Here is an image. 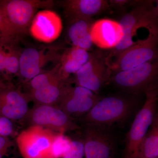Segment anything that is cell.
<instances>
[{"label": "cell", "instance_id": "cell-12", "mask_svg": "<svg viewBox=\"0 0 158 158\" xmlns=\"http://www.w3.org/2000/svg\"><path fill=\"white\" fill-rule=\"evenodd\" d=\"M83 141L85 158H114L116 143L109 128L85 124Z\"/></svg>", "mask_w": 158, "mask_h": 158}, {"label": "cell", "instance_id": "cell-29", "mask_svg": "<svg viewBox=\"0 0 158 158\" xmlns=\"http://www.w3.org/2000/svg\"><path fill=\"white\" fill-rule=\"evenodd\" d=\"M158 158V157H157V158Z\"/></svg>", "mask_w": 158, "mask_h": 158}, {"label": "cell", "instance_id": "cell-4", "mask_svg": "<svg viewBox=\"0 0 158 158\" xmlns=\"http://www.w3.org/2000/svg\"><path fill=\"white\" fill-rule=\"evenodd\" d=\"M51 0H0V11L18 38L29 34L30 26L37 9H49Z\"/></svg>", "mask_w": 158, "mask_h": 158}, {"label": "cell", "instance_id": "cell-25", "mask_svg": "<svg viewBox=\"0 0 158 158\" xmlns=\"http://www.w3.org/2000/svg\"><path fill=\"white\" fill-rule=\"evenodd\" d=\"M14 147V142L10 138L0 136V158H15Z\"/></svg>", "mask_w": 158, "mask_h": 158}, {"label": "cell", "instance_id": "cell-22", "mask_svg": "<svg viewBox=\"0 0 158 158\" xmlns=\"http://www.w3.org/2000/svg\"><path fill=\"white\" fill-rule=\"evenodd\" d=\"M60 63L56 64L52 69L39 74L26 83L29 89L28 92L39 89L58 78L62 77L60 72Z\"/></svg>", "mask_w": 158, "mask_h": 158}, {"label": "cell", "instance_id": "cell-18", "mask_svg": "<svg viewBox=\"0 0 158 158\" xmlns=\"http://www.w3.org/2000/svg\"><path fill=\"white\" fill-rule=\"evenodd\" d=\"M69 22L67 37L72 46L87 51L90 50L93 44L90 35L93 19H74Z\"/></svg>", "mask_w": 158, "mask_h": 158}, {"label": "cell", "instance_id": "cell-14", "mask_svg": "<svg viewBox=\"0 0 158 158\" xmlns=\"http://www.w3.org/2000/svg\"><path fill=\"white\" fill-rule=\"evenodd\" d=\"M62 30V21L59 15L47 9L35 15L29 28V34L39 42L51 43L58 39Z\"/></svg>", "mask_w": 158, "mask_h": 158}, {"label": "cell", "instance_id": "cell-3", "mask_svg": "<svg viewBox=\"0 0 158 158\" xmlns=\"http://www.w3.org/2000/svg\"><path fill=\"white\" fill-rule=\"evenodd\" d=\"M158 91L156 81L144 90L146 100L135 117L126 137L124 158H137L140 142L147 134L156 114Z\"/></svg>", "mask_w": 158, "mask_h": 158}, {"label": "cell", "instance_id": "cell-15", "mask_svg": "<svg viewBox=\"0 0 158 158\" xmlns=\"http://www.w3.org/2000/svg\"><path fill=\"white\" fill-rule=\"evenodd\" d=\"M93 44L104 49H113L123 37V30L118 22L103 19L94 22L90 30Z\"/></svg>", "mask_w": 158, "mask_h": 158}, {"label": "cell", "instance_id": "cell-20", "mask_svg": "<svg viewBox=\"0 0 158 158\" xmlns=\"http://www.w3.org/2000/svg\"><path fill=\"white\" fill-rule=\"evenodd\" d=\"M66 80L59 77L39 89L27 92L29 101L34 105H56Z\"/></svg>", "mask_w": 158, "mask_h": 158}, {"label": "cell", "instance_id": "cell-1", "mask_svg": "<svg viewBox=\"0 0 158 158\" xmlns=\"http://www.w3.org/2000/svg\"><path fill=\"white\" fill-rule=\"evenodd\" d=\"M158 6H154L150 1H142L125 14L118 22L123 30V38L106 57L107 63L110 64L123 51L135 44L137 42L134 41L133 38L138 29L145 28L148 32L158 31Z\"/></svg>", "mask_w": 158, "mask_h": 158}, {"label": "cell", "instance_id": "cell-16", "mask_svg": "<svg viewBox=\"0 0 158 158\" xmlns=\"http://www.w3.org/2000/svg\"><path fill=\"white\" fill-rule=\"evenodd\" d=\"M18 41L0 37V80H11L12 76H18L22 52Z\"/></svg>", "mask_w": 158, "mask_h": 158}, {"label": "cell", "instance_id": "cell-26", "mask_svg": "<svg viewBox=\"0 0 158 158\" xmlns=\"http://www.w3.org/2000/svg\"><path fill=\"white\" fill-rule=\"evenodd\" d=\"M14 134L13 121L6 117L0 116V136L9 138Z\"/></svg>", "mask_w": 158, "mask_h": 158}, {"label": "cell", "instance_id": "cell-13", "mask_svg": "<svg viewBox=\"0 0 158 158\" xmlns=\"http://www.w3.org/2000/svg\"><path fill=\"white\" fill-rule=\"evenodd\" d=\"M29 102L27 93L22 92L11 80H0V116L13 122L22 121L28 112Z\"/></svg>", "mask_w": 158, "mask_h": 158}, {"label": "cell", "instance_id": "cell-23", "mask_svg": "<svg viewBox=\"0 0 158 158\" xmlns=\"http://www.w3.org/2000/svg\"><path fill=\"white\" fill-rule=\"evenodd\" d=\"M72 140L65 134L56 133L52 145V152L54 158H62L70 147Z\"/></svg>", "mask_w": 158, "mask_h": 158}, {"label": "cell", "instance_id": "cell-2", "mask_svg": "<svg viewBox=\"0 0 158 158\" xmlns=\"http://www.w3.org/2000/svg\"><path fill=\"white\" fill-rule=\"evenodd\" d=\"M136 100L131 97L113 95L102 98L81 117L85 124L111 127L123 123L135 110Z\"/></svg>", "mask_w": 158, "mask_h": 158}, {"label": "cell", "instance_id": "cell-8", "mask_svg": "<svg viewBox=\"0 0 158 158\" xmlns=\"http://www.w3.org/2000/svg\"><path fill=\"white\" fill-rule=\"evenodd\" d=\"M158 67L157 61L154 59L134 68L116 72L110 81L123 92L138 94L156 81Z\"/></svg>", "mask_w": 158, "mask_h": 158}, {"label": "cell", "instance_id": "cell-5", "mask_svg": "<svg viewBox=\"0 0 158 158\" xmlns=\"http://www.w3.org/2000/svg\"><path fill=\"white\" fill-rule=\"evenodd\" d=\"M22 122L30 126H37L60 134L81 128L73 118L56 105H34Z\"/></svg>", "mask_w": 158, "mask_h": 158}, {"label": "cell", "instance_id": "cell-9", "mask_svg": "<svg viewBox=\"0 0 158 158\" xmlns=\"http://www.w3.org/2000/svg\"><path fill=\"white\" fill-rule=\"evenodd\" d=\"M56 134L40 127L29 126L16 137L20 153L23 158H54L52 145Z\"/></svg>", "mask_w": 158, "mask_h": 158}, {"label": "cell", "instance_id": "cell-10", "mask_svg": "<svg viewBox=\"0 0 158 158\" xmlns=\"http://www.w3.org/2000/svg\"><path fill=\"white\" fill-rule=\"evenodd\" d=\"M101 98L87 88L73 86L68 79L62 87L61 94L55 105L73 118L81 117Z\"/></svg>", "mask_w": 158, "mask_h": 158}, {"label": "cell", "instance_id": "cell-19", "mask_svg": "<svg viewBox=\"0 0 158 158\" xmlns=\"http://www.w3.org/2000/svg\"><path fill=\"white\" fill-rule=\"evenodd\" d=\"M88 51L72 46L62 52L60 60V72L64 80H67L72 74H75L89 59Z\"/></svg>", "mask_w": 158, "mask_h": 158}, {"label": "cell", "instance_id": "cell-28", "mask_svg": "<svg viewBox=\"0 0 158 158\" xmlns=\"http://www.w3.org/2000/svg\"><path fill=\"white\" fill-rule=\"evenodd\" d=\"M2 37V36H1V35H0V37Z\"/></svg>", "mask_w": 158, "mask_h": 158}, {"label": "cell", "instance_id": "cell-6", "mask_svg": "<svg viewBox=\"0 0 158 158\" xmlns=\"http://www.w3.org/2000/svg\"><path fill=\"white\" fill-rule=\"evenodd\" d=\"M63 49L61 45H51L41 48L28 47L22 50L19 57L18 76L24 84L44 72L43 68L49 62L60 63Z\"/></svg>", "mask_w": 158, "mask_h": 158}, {"label": "cell", "instance_id": "cell-7", "mask_svg": "<svg viewBox=\"0 0 158 158\" xmlns=\"http://www.w3.org/2000/svg\"><path fill=\"white\" fill-rule=\"evenodd\" d=\"M158 31H150L147 38L123 51L109 65L116 72L127 70L157 59Z\"/></svg>", "mask_w": 158, "mask_h": 158}, {"label": "cell", "instance_id": "cell-11", "mask_svg": "<svg viewBox=\"0 0 158 158\" xmlns=\"http://www.w3.org/2000/svg\"><path fill=\"white\" fill-rule=\"evenodd\" d=\"M112 70L100 52L90 54L88 62L75 74L76 84L98 95L101 89L110 81Z\"/></svg>", "mask_w": 158, "mask_h": 158}, {"label": "cell", "instance_id": "cell-27", "mask_svg": "<svg viewBox=\"0 0 158 158\" xmlns=\"http://www.w3.org/2000/svg\"><path fill=\"white\" fill-rule=\"evenodd\" d=\"M0 35L2 37L11 39L18 40L13 30L7 23L2 12L0 11Z\"/></svg>", "mask_w": 158, "mask_h": 158}, {"label": "cell", "instance_id": "cell-24", "mask_svg": "<svg viewBox=\"0 0 158 158\" xmlns=\"http://www.w3.org/2000/svg\"><path fill=\"white\" fill-rule=\"evenodd\" d=\"M85 157L84 143L81 140L72 141L70 148L62 158H84Z\"/></svg>", "mask_w": 158, "mask_h": 158}, {"label": "cell", "instance_id": "cell-17", "mask_svg": "<svg viewBox=\"0 0 158 158\" xmlns=\"http://www.w3.org/2000/svg\"><path fill=\"white\" fill-rule=\"evenodd\" d=\"M62 6L69 21L90 19L110 8L106 0H65Z\"/></svg>", "mask_w": 158, "mask_h": 158}, {"label": "cell", "instance_id": "cell-21", "mask_svg": "<svg viewBox=\"0 0 158 158\" xmlns=\"http://www.w3.org/2000/svg\"><path fill=\"white\" fill-rule=\"evenodd\" d=\"M158 157V117L156 114L148 131L138 147L137 158Z\"/></svg>", "mask_w": 158, "mask_h": 158}]
</instances>
